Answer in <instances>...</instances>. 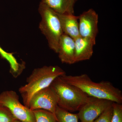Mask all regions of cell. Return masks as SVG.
Here are the masks:
<instances>
[{"label": "cell", "mask_w": 122, "mask_h": 122, "mask_svg": "<svg viewBox=\"0 0 122 122\" xmlns=\"http://www.w3.org/2000/svg\"><path fill=\"white\" fill-rule=\"evenodd\" d=\"M61 77L66 83L77 87L90 97L122 103V91L108 81L95 82L85 74L77 76L66 74Z\"/></svg>", "instance_id": "1"}, {"label": "cell", "mask_w": 122, "mask_h": 122, "mask_svg": "<svg viewBox=\"0 0 122 122\" xmlns=\"http://www.w3.org/2000/svg\"><path fill=\"white\" fill-rule=\"evenodd\" d=\"M66 74L65 71L57 66L35 68L27 78L26 84L19 89L24 105L29 108L30 99L35 93L50 86L56 78Z\"/></svg>", "instance_id": "2"}, {"label": "cell", "mask_w": 122, "mask_h": 122, "mask_svg": "<svg viewBox=\"0 0 122 122\" xmlns=\"http://www.w3.org/2000/svg\"><path fill=\"white\" fill-rule=\"evenodd\" d=\"M50 86L56 95L58 106L67 111H79L91 98L77 87L63 81L61 76L55 79Z\"/></svg>", "instance_id": "3"}, {"label": "cell", "mask_w": 122, "mask_h": 122, "mask_svg": "<svg viewBox=\"0 0 122 122\" xmlns=\"http://www.w3.org/2000/svg\"><path fill=\"white\" fill-rule=\"evenodd\" d=\"M38 11L41 17L39 29L48 41L49 47L57 53L59 40L63 33L57 13L42 2Z\"/></svg>", "instance_id": "4"}, {"label": "cell", "mask_w": 122, "mask_h": 122, "mask_svg": "<svg viewBox=\"0 0 122 122\" xmlns=\"http://www.w3.org/2000/svg\"><path fill=\"white\" fill-rule=\"evenodd\" d=\"M19 96L15 92L7 91L0 94V106L7 108L14 117L23 122H36L33 111L19 101Z\"/></svg>", "instance_id": "5"}, {"label": "cell", "mask_w": 122, "mask_h": 122, "mask_svg": "<svg viewBox=\"0 0 122 122\" xmlns=\"http://www.w3.org/2000/svg\"><path fill=\"white\" fill-rule=\"evenodd\" d=\"M57 106L56 95L49 86L38 91L33 95L29 108L32 111L37 109L45 110L55 115Z\"/></svg>", "instance_id": "6"}, {"label": "cell", "mask_w": 122, "mask_h": 122, "mask_svg": "<svg viewBox=\"0 0 122 122\" xmlns=\"http://www.w3.org/2000/svg\"><path fill=\"white\" fill-rule=\"evenodd\" d=\"M113 103L110 100L91 97L90 100L79 111L77 114L79 119L81 122H93Z\"/></svg>", "instance_id": "7"}, {"label": "cell", "mask_w": 122, "mask_h": 122, "mask_svg": "<svg viewBox=\"0 0 122 122\" xmlns=\"http://www.w3.org/2000/svg\"><path fill=\"white\" fill-rule=\"evenodd\" d=\"M79 29L81 37L95 39L98 32V16L93 9L78 16Z\"/></svg>", "instance_id": "8"}, {"label": "cell", "mask_w": 122, "mask_h": 122, "mask_svg": "<svg viewBox=\"0 0 122 122\" xmlns=\"http://www.w3.org/2000/svg\"><path fill=\"white\" fill-rule=\"evenodd\" d=\"M74 40L75 63L90 59L93 53L96 40L80 36Z\"/></svg>", "instance_id": "9"}, {"label": "cell", "mask_w": 122, "mask_h": 122, "mask_svg": "<svg viewBox=\"0 0 122 122\" xmlns=\"http://www.w3.org/2000/svg\"><path fill=\"white\" fill-rule=\"evenodd\" d=\"M75 40L68 35L63 34L59 40L57 53L62 63L71 64L75 62Z\"/></svg>", "instance_id": "10"}, {"label": "cell", "mask_w": 122, "mask_h": 122, "mask_svg": "<svg viewBox=\"0 0 122 122\" xmlns=\"http://www.w3.org/2000/svg\"><path fill=\"white\" fill-rule=\"evenodd\" d=\"M56 13L63 34L74 40L81 36L79 29L78 16H75L74 14Z\"/></svg>", "instance_id": "11"}, {"label": "cell", "mask_w": 122, "mask_h": 122, "mask_svg": "<svg viewBox=\"0 0 122 122\" xmlns=\"http://www.w3.org/2000/svg\"><path fill=\"white\" fill-rule=\"evenodd\" d=\"M77 0H41V2L57 13L74 14V7Z\"/></svg>", "instance_id": "12"}, {"label": "cell", "mask_w": 122, "mask_h": 122, "mask_svg": "<svg viewBox=\"0 0 122 122\" xmlns=\"http://www.w3.org/2000/svg\"><path fill=\"white\" fill-rule=\"evenodd\" d=\"M0 55L9 63L10 72L14 76L20 75L25 69L23 63H20L14 56L12 53H9L4 50L0 46Z\"/></svg>", "instance_id": "13"}, {"label": "cell", "mask_w": 122, "mask_h": 122, "mask_svg": "<svg viewBox=\"0 0 122 122\" xmlns=\"http://www.w3.org/2000/svg\"><path fill=\"white\" fill-rule=\"evenodd\" d=\"M55 115L58 122H78L77 114L72 113L58 106L56 109Z\"/></svg>", "instance_id": "14"}, {"label": "cell", "mask_w": 122, "mask_h": 122, "mask_svg": "<svg viewBox=\"0 0 122 122\" xmlns=\"http://www.w3.org/2000/svg\"><path fill=\"white\" fill-rule=\"evenodd\" d=\"M36 122H58L56 116L50 112L37 109L33 111Z\"/></svg>", "instance_id": "15"}, {"label": "cell", "mask_w": 122, "mask_h": 122, "mask_svg": "<svg viewBox=\"0 0 122 122\" xmlns=\"http://www.w3.org/2000/svg\"><path fill=\"white\" fill-rule=\"evenodd\" d=\"M19 121L15 118L8 109L0 106V122H15Z\"/></svg>", "instance_id": "16"}, {"label": "cell", "mask_w": 122, "mask_h": 122, "mask_svg": "<svg viewBox=\"0 0 122 122\" xmlns=\"http://www.w3.org/2000/svg\"><path fill=\"white\" fill-rule=\"evenodd\" d=\"M113 113L111 122H122V105L113 102L112 105Z\"/></svg>", "instance_id": "17"}, {"label": "cell", "mask_w": 122, "mask_h": 122, "mask_svg": "<svg viewBox=\"0 0 122 122\" xmlns=\"http://www.w3.org/2000/svg\"><path fill=\"white\" fill-rule=\"evenodd\" d=\"M112 113L113 108L112 105L93 122H111Z\"/></svg>", "instance_id": "18"}, {"label": "cell", "mask_w": 122, "mask_h": 122, "mask_svg": "<svg viewBox=\"0 0 122 122\" xmlns=\"http://www.w3.org/2000/svg\"><path fill=\"white\" fill-rule=\"evenodd\" d=\"M20 122V121H17V122Z\"/></svg>", "instance_id": "19"}]
</instances>
